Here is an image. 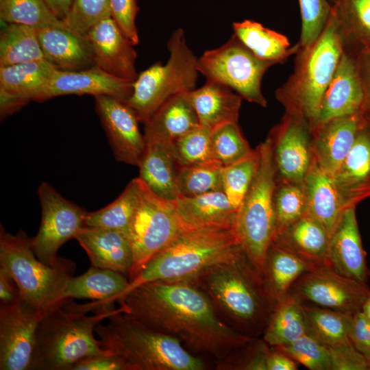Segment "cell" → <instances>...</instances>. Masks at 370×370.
Returning a JSON list of instances; mask_svg holds the SVG:
<instances>
[{"instance_id":"6da1fadb","label":"cell","mask_w":370,"mask_h":370,"mask_svg":"<svg viewBox=\"0 0 370 370\" xmlns=\"http://www.w3.org/2000/svg\"><path fill=\"white\" fill-rule=\"evenodd\" d=\"M117 303L122 312L175 338L190 353L211 360L214 367L256 338L227 325L192 280L143 283L127 291Z\"/></svg>"},{"instance_id":"7a4b0ae2","label":"cell","mask_w":370,"mask_h":370,"mask_svg":"<svg viewBox=\"0 0 370 370\" xmlns=\"http://www.w3.org/2000/svg\"><path fill=\"white\" fill-rule=\"evenodd\" d=\"M191 280L227 325L244 336L262 338L278 301L239 244Z\"/></svg>"},{"instance_id":"3957f363","label":"cell","mask_w":370,"mask_h":370,"mask_svg":"<svg viewBox=\"0 0 370 370\" xmlns=\"http://www.w3.org/2000/svg\"><path fill=\"white\" fill-rule=\"evenodd\" d=\"M114 302L79 304L62 299L42 311L30 370H70L79 360L112 354L94 336L95 326L117 308Z\"/></svg>"},{"instance_id":"277c9868","label":"cell","mask_w":370,"mask_h":370,"mask_svg":"<svg viewBox=\"0 0 370 370\" xmlns=\"http://www.w3.org/2000/svg\"><path fill=\"white\" fill-rule=\"evenodd\" d=\"M102 347L119 357L125 370H205L206 360L179 341L117 310L95 328Z\"/></svg>"},{"instance_id":"5b68a950","label":"cell","mask_w":370,"mask_h":370,"mask_svg":"<svg viewBox=\"0 0 370 370\" xmlns=\"http://www.w3.org/2000/svg\"><path fill=\"white\" fill-rule=\"evenodd\" d=\"M343 51L338 21L332 8L320 36L312 45L300 47L293 73L275 91V97L285 112L304 119L310 131Z\"/></svg>"},{"instance_id":"8992f818","label":"cell","mask_w":370,"mask_h":370,"mask_svg":"<svg viewBox=\"0 0 370 370\" xmlns=\"http://www.w3.org/2000/svg\"><path fill=\"white\" fill-rule=\"evenodd\" d=\"M238 244L231 230L187 229L147 262L127 291L149 282L193 279Z\"/></svg>"},{"instance_id":"52a82bcc","label":"cell","mask_w":370,"mask_h":370,"mask_svg":"<svg viewBox=\"0 0 370 370\" xmlns=\"http://www.w3.org/2000/svg\"><path fill=\"white\" fill-rule=\"evenodd\" d=\"M0 267L16 282L21 299L43 311L62 299L75 263L66 258L56 266L42 262L33 250L32 238L25 231L12 234L1 225Z\"/></svg>"},{"instance_id":"ba28073f","label":"cell","mask_w":370,"mask_h":370,"mask_svg":"<svg viewBox=\"0 0 370 370\" xmlns=\"http://www.w3.org/2000/svg\"><path fill=\"white\" fill-rule=\"evenodd\" d=\"M258 147V169L238 210L233 232L250 262L262 274L267 249L275 236L273 196L277 175L271 138L268 136Z\"/></svg>"},{"instance_id":"9c48e42d","label":"cell","mask_w":370,"mask_h":370,"mask_svg":"<svg viewBox=\"0 0 370 370\" xmlns=\"http://www.w3.org/2000/svg\"><path fill=\"white\" fill-rule=\"evenodd\" d=\"M169 58L144 70L134 81L127 101L139 121L145 122L169 99L195 88L199 73L197 58L188 47L184 29L173 32L168 42Z\"/></svg>"},{"instance_id":"30bf717a","label":"cell","mask_w":370,"mask_h":370,"mask_svg":"<svg viewBox=\"0 0 370 370\" xmlns=\"http://www.w3.org/2000/svg\"><path fill=\"white\" fill-rule=\"evenodd\" d=\"M274 64L256 56L234 34L224 45L205 51L197 59V69L207 80L223 84L243 99L264 108L267 101L261 82Z\"/></svg>"},{"instance_id":"8fae6325","label":"cell","mask_w":370,"mask_h":370,"mask_svg":"<svg viewBox=\"0 0 370 370\" xmlns=\"http://www.w3.org/2000/svg\"><path fill=\"white\" fill-rule=\"evenodd\" d=\"M187 229L179 216L175 200L156 195L145 184L140 203L127 232L134 255L130 282L151 258Z\"/></svg>"},{"instance_id":"7c38bea8","label":"cell","mask_w":370,"mask_h":370,"mask_svg":"<svg viewBox=\"0 0 370 370\" xmlns=\"http://www.w3.org/2000/svg\"><path fill=\"white\" fill-rule=\"evenodd\" d=\"M38 195L41 221L37 234L32 238V248L42 262L56 266L64 258L57 256L59 249L84 226L88 212L65 199L47 182L40 184Z\"/></svg>"},{"instance_id":"4fadbf2b","label":"cell","mask_w":370,"mask_h":370,"mask_svg":"<svg viewBox=\"0 0 370 370\" xmlns=\"http://www.w3.org/2000/svg\"><path fill=\"white\" fill-rule=\"evenodd\" d=\"M370 289L367 284L339 274L328 266H317L302 275L288 293L304 304L355 314Z\"/></svg>"},{"instance_id":"5bb4252c","label":"cell","mask_w":370,"mask_h":370,"mask_svg":"<svg viewBox=\"0 0 370 370\" xmlns=\"http://www.w3.org/2000/svg\"><path fill=\"white\" fill-rule=\"evenodd\" d=\"M42 313L22 299L0 305L1 370H30Z\"/></svg>"},{"instance_id":"9a60e30c","label":"cell","mask_w":370,"mask_h":370,"mask_svg":"<svg viewBox=\"0 0 370 370\" xmlns=\"http://www.w3.org/2000/svg\"><path fill=\"white\" fill-rule=\"evenodd\" d=\"M277 178L303 182L314 156L308 123L303 118L285 114L271 131Z\"/></svg>"},{"instance_id":"2e32d148","label":"cell","mask_w":370,"mask_h":370,"mask_svg":"<svg viewBox=\"0 0 370 370\" xmlns=\"http://www.w3.org/2000/svg\"><path fill=\"white\" fill-rule=\"evenodd\" d=\"M95 101L116 160L138 166L147 142L139 130L136 113L125 101L113 97L95 96Z\"/></svg>"},{"instance_id":"e0dca14e","label":"cell","mask_w":370,"mask_h":370,"mask_svg":"<svg viewBox=\"0 0 370 370\" xmlns=\"http://www.w3.org/2000/svg\"><path fill=\"white\" fill-rule=\"evenodd\" d=\"M134 81L114 76L95 66L79 71L56 69L33 101H42L66 95H108L127 101Z\"/></svg>"},{"instance_id":"ac0fdd59","label":"cell","mask_w":370,"mask_h":370,"mask_svg":"<svg viewBox=\"0 0 370 370\" xmlns=\"http://www.w3.org/2000/svg\"><path fill=\"white\" fill-rule=\"evenodd\" d=\"M85 36L92 47L96 66L120 78L136 79L135 45L111 16L95 25Z\"/></svg>"},{"instance_id":"d6986e66","label":"cell","mask_w":370,"mask_h":370,"mask_svg":"<svg viewBox=\"0 0 370 370\" xmlns=\"http://www.w3.org/2000/svg\"><path fill=\"white\" fill-rule=\"evenodd\" d=\"M56 69L45 59L0 66L1 118L33 101Z\"/></svg>"},{"instance_id":"ffe728a7","label":"cell","mask_w":370,"mask_h":370,"mask_svg":"<svg viewBox=\"0 0 370 370\" xmlns=\"http://www.w3.org/2000/svg\"><path fill=\"white\" fill-rule=\"evenodd\" d=\"M365 101V90L356 62L344 48L311 132L331 119L359 113Z\"/></svg>"},{"instance_id":"44dd1931","label":"cell","mask_w":370,"mask_h":370,"mask_svg":"<svg viewBox=\"0 0 370 370\" xmlns=\"http://www.w3.org/2000/svg\"><path fill=\"white\" fill-rule=\"evenodd\" d=\"M86 252L91 266L120 273L129 279L134 263L133 250L123 232L84 226L74 238Z\"/></svg>"},{"instance_id":"7402d4cb","label":"cell","mask_w":370,"mask_h":370,"mask_svg":"<svg viewBox=\"0 0 370 370\" xmlns=\"http://www.w3.org/2000/svg\"><path fill=\"white\" fill-rule=\"evenodd\" d=\"M330 262L331 267L339 274L367 284L370 271L362 245L355 206L345 210L331 236Z\"/></svg>"},{"instance_id":"603a6c76","label":"cell","mask_w":370,"mask_h":370,"mask_svg":"<svg viewBox=\"0 0 370 370\" xmlns=\"http://www.w3.org/2000/svg\"><path fill=\"white\" fill-rule=\"evenodd\" d=\"M360 131L358 113L331 119L313 130V156L332 177L352 147Z\"/></svg>"},{"instance_id":"cb8c5ba5","label":"cell","mask_w":370,"mask_h":370,"mask_svg":"<svg viewBox=\"0 0 370 370\" xmlns=\"http://www.w3.org/2000/svg\"><path fill=\"white\" fill-rule=\"evenodd\" d=\"M36 31L44 58L58 69L79 71L95 66L92 49L86 36L60 27Z\"/></svg>"},{"instance_id":"d4e9b609","label":"cell","mask_w":370,"mask_h":370,"mask_svg":"<svg viewBox=\"0 0 370 370\" xmlns=\"http://www.w3.org/2000/svg\"><path fill=\"white\" fill-rule=\"evenodd\" d=\"M175 203L181 220L189 229L233 230L238 209L223 191L180 196Z\"/></svg>"},{"instance_id":"484cf974","label":"cell","mask_w":370,"mask_h":370,"mask_svg":"<svg viewBox=\"0 0 370 370\" xmlns=\"http://www.w3.org/2000/svg\"><path fill=\"white\" fill-rule=\"evenodd\" d=\"M304 184L308 194V213L319 221L331 236L347 208L333 177L313 158Z\"/></svg>"},{"instance_id":"4316f807","label":"cell","mask_w":370,"mask_h":370,"mask_svg":"<svg viewBox=\"0 0 370 370\" xmlns=\"http://www.w3.org/2000/svg\"><path fill=\"white\" fill-rule=\"evenodd\" d=\"M144 124L147 143L171 144L200 125L186 93L169 99Z\"/></svg>"},{"instance_id":"83f0119b","label":"cell","mask_w":370,"mask_h":370,"mask_svg":"<svg viewBox=\"0 0 370 370\" xmlns=\"http://www.w3.org/2000/svg\"><path fill=\"white\" fill-rule=\"evenodd\" d=\"M199 124L211 130L227 123L238 122L243 98L219 82L206 80L199 88L186 92Z\"/></svg>"},{"instance_id":"f1b7e54d","label":"cell","mask_w":370,"mask_h":370,"mask_svg":"<svg viewBox=\"0 0 370 370\" xmlns=\"http://www.w3.org/2000/svg\"><path fill=\"white\" fill-rule=\"evenodd\" d=\"M173 144L147 143L139 162V177L156 195L168 200L178 197L177 176L180 168L174 152Z\"/></svg>"},{"instance_id":"f546056e","label":"cell","mask_w":370,"mask_h":370,"mask_svg":"<svg viewBox=\"0 0 370 370\" xmlns=\"http://www.w3.org/2000/svg\"><path fill=\"white\" fill-rule=\"evenodd\" d=\"M315 267L274 238L265 256L262 276L269 293L278 302L302 275Z\"/></svg>"},{"instance_id":"4dcf8cb0","label":"cell","mask_w":370,"mask_h":370,"mask_svg":"<svg viewBox=\"0 0 370 370\" xmlns=\"http://www.w3.org/2000/svg\"><path fill=\"white\" fill-rule=\"evenodd\" d=\"M330 235L308 213L275 236L298 256L315 266H328Z\"/></svg>"},{"instance_id":"1f68e13d","label":"cell","mask_w":370,"mask_h":370,"mask_svg":"<svg viewBox=\"0 0 370 370\" xmlns=\"http://www.w3.org/2000/svg\"><path fill=\"white\" fill-rule=\"evenodd\" d=\"M129 285L130 280L125 275L91 266L84 273L69 278L62 299H90L115 303L127 291Z\"/></svg>"},{"instance_id":"d6a6232c","label":"cell","mask_w":370,"mask_h":370,"mask_svg":"<svg viewBox=\"0 0 370 370\" xmlns=\"http://www.w3.org/2000/svg\"><path fill=\"white\" fill-rule=\"evenodd\" d=\"M232 27L234 34L256 56L275 64L284 63L300 48L299 42L291 46L285 35L255 21L246 19L234 22Z\"/></svg>"},{"instance_id":"836d02e7","label":"cell","mask_w":370,"mask_h":370,"mask_svg":"<svg viewBox=\"0 0 370 370\" xmlns=\"http://www.w3.org/2000/svg\"><path fill=\"white\" fill-rule=\"evenodd\" d=\"M370 177V135L360 131L348 154L334 175L346 208L354 206V197Z\"/></svg>"},{"instance_id":"e575fe53","label":"cell","mask_w":370,"mask_h":370,"mask_svg":"<svg viewBox=\"0 0 370 370\" xmlns=\"http://www.w3.org/2000/svg\"><path fill=\"white\" fill-rule=\"evenodd\" d=\"M144 188L145 184L139 177L132 180L110 204L98 210L87 212L84 226L115 230L127 234Z\"/></svg>"},{"instance_id":"d590c367","label":"cell","mask_w":370,"mask_h":370,"mask_svg":"<svg viewBox=\"0 0 370 370\" xmlns=\"http://www.w3.org/2000/svg\"><path fill=\"white\" fill-rule=\"evenodd\" d=\"M307 334L302 302L288 293L280 299L262 336L271 347L290 343Z\"/></svg>"},{"instance_id":"8d00e7d4","label":"cell","mask_w":370,"mask_h":370,"mask_svg":"<svg viewBox=\"0 0 370 370\" xmlns=\"http://www.w3.org/2000/svg\"><path fill=\"white\" fill-rule=\"evenodd\" d=\"M303 307L308 334L328 347L350 342L354 314L304 304Z\"/></svg>"},{"instance_id":"74e56055","label":"cell","mask_w":370,"mask_h":370,"mask_svg":"<svg viewBox=\"0 0 370 370\" xmlns=\"http://www.w3.org/2000/svg\"><path fill=\"white\" fill-rule=\"evenodd\" d=\"M42 59H45L44 55L36 29L7 23L0 36V66Z\"/></svg>"},{"instance_id":"f35d334b","label":"cell","mask_w":370,"mask_h":370,"mask_svg":"<svg viewBox=\"0 0 370 370\" xmlns=\"http://www.w3.org/2000/svg\"><path fill=\"white\" fill-rule=\"evenodd\" d=\"M273 206L276 236L308 213V194L304 182L276 178Z\"/></svg>"},{"instance_id":"ab89813d","label":"cell","mask_w":370,"mask_h":370,"mask_svg":"<svg viewBox=\"0 0 370 370\" xmlns=\"http://www.w3.org/2000/svg\"><path fill=\"white\" fill-rule=\"evenodd\" d=\"M0 18L6 23H17L36 29L66 27L44 0H0Z\"/></svg>"},{"instance_id":"60d3db41","label":"cell","mask_w":370,"mask_h":370,"mask_svg":"<svg viewBox=\"0 0 370 370\" xmlns=\"http://www.w3.org/2000/svg\"><path fill=\"white\" fill-rule=\"evenodd\" d=\"M259 164L260 151L257 147L247 156L222 169L223 191L238 210L254 181Z\"/></svg>"},{"instance_id":"b9f144b4","label":"cell","mask_w":370,"mask_h":370,"mask_svg":"<svg viewBox=\"0 0 370 370\" xmlns=\"http://www.w3.org/2000/svg\"><path fill=\"white\" fill-rule=\"evenodd\" d=\"M223 167L219 162L180 166L177 176L179 197H190L223 191Z\"/></svg>"},{"instance_id":"7bdbcfd3","label":"cell","mask_w":370,"mask_h":370,"mask_svg":"<svg viewBox=\"0 0 370 370\" xmlns=\"http://www.w3.org/2000/svg\"><path fill=\"white\" fill-rule=\"evenodd\" d=\"M211 132V129L199 125L173 143V152L181 166L218 162L212 149Z\"/></svg>"},{"instance_id":"ee69618b","label":"cell","mask_w":370,"mask_h":370,"mask_svg":"<svg viewBox=\"0 0 370 370\" xmlns=\"http://www.w3.org/2000/svg\"><path fill=\"white\" fill-rule=\"evenodd\" d=\"M211 142L214 156L223 166L244 158L254 151L244 138L238 122L224 123L212 130Z\"/></svg>"},{"instance_id":"f6af8a7d","label":"cell","mask_w":370,"mask_h":370,"mask_svg":"<svg viewBox=\"0 0 370 370\" xmlns=\"http://www.w3.org/2000/svg\"><path fill=\"white\" fill-rule=\"evenodd\" d=\"M273 347L310 370H332L328 347L308 334L290 343Z\"/></svg>"},{"instance_id":"bcb514c9","label":"cell","mask_w":370,"mask_h":370,"mask_svg":"<svg viewBox=\"0 0 370 370\" xmlns=\"http://www.w3.org/2000/svg\"><path fill=\"white\" fill-rule=\"evenodd\" d=\"M110 16V0H73L62 21L67 29L85 36L95 25Z\"/></svg>"},{"instance_id":"7dc6e473","label":"cell","mask_w":370,"mask_h":370,"mask_svg":"<svg viewBox=\"0 0 370 370\" xmlns=\"http://www.w3.org/2000/svg\"><path fill=\"white\" fill-rule=\"evenodd\" d=\"M332 8L343 38L354 31L370 38V0H334Z\"/></svg>"},{"instance_id":"c3c4849f","label":"cell","mask_w":370,"mask_h":370,"mask_svg":"<svg viewBox=\"0 0 370 370\" xmlns=\"http://www.w3.org/2000/svg\"><path fill=\"white\" fill-rule=\"evenodd\" d=\"M301 27L299 44L308 47L321 34L330 17L332 3L329 0H298Z\"/></svg>"},{"instance_id":"681fc988","label":"cell","mask_w":370,"mask_h":370,"mask_svg":"<svg viewBox=\"0 0 370 370\" xmlns=\"http://www.w3.org/2000/svg\"><path fill=\"white\" fill-rule=\"evenodd\" d=\"M270 346L256 338L244 344L215 365L218 370H267V357Z\"/></svg>"},{"instance_id":"f907efd6","label":"cell","mask_w":370,"mask_h":370,"mask_svg":"<svg viewBox=\"0 0 370 370\" xmlns=\"http://www.w3.org/2000/svg\"><path fill=\"white\" fill-rule=\"evenodd\" d=\"M111 17L131 42H139L136 18L139 10L137 0H110Z\"/></svg>"},{"instance_id":"816d5d0a","label":"cell","mask_w":370,"mask_h":370,"mask_svg":"<svg viewBox=\"0 0 370 370\" xmlns=\"http://www.w3.org/2000/svg\"><path fill=\"white\" fill-rule=\"evenodd\" d=\"M332 370H370V364L350 342L328 347Z\"/></svg>"},{"instance_id":"f5cc1de1","label":"cell","mask_w":370,"mask_h":370,"mask_svg":"<svg viewBox=\"0 0 370 370\" xmlns=\"http://www.w3.org/2000/svg\"><path fill=\"white\" fill-rule=\"evenodd\" d=\"M349 340L370 364V321L359 311L353 315Z\"/></svg>"},{"instance_id":"db71d44e","label":"cell","mask_w":370,"mask_h":370,"mask_svg":"<svg viewBox=\"0 0 370 370\" xmlns=\"http://www.w3.org/2000/svg\"><path fill=\"white\" fill-rule=\"evenodd\" d=\"M70 370H125V368L119 357L113 354H106L82 359Z\"/></svg>"},{"instance_id":"11a10c76","label":"cell","mask_w":370,"mask_h":370,"mask_svg":"<svg viewBox=\"0 0 370 370\" xmlns=\"http://www.w3.org/2000/svg\"><path fill=\"white\" fill-rule=\"evenodd\" d=\"M20 299V291L16 282L5 269L0 267V305H11Z\"/></svg>"},{"instance_id":"9f6ffc18","label":"cell","mask_w":370,"mask_h":370,"mask_svg":"<svg viewBox=\"0 0 370 370\" xmlns=\"http://www.w3.org/2000/svg\"><path fill=\"white\" fill-rule=\"evenodd\" d=\"M267 370H297L298 362L280 350L270 346L267 357Z\"/></svg>"},{"instance_id":"6f0895ef","label":"cell","mask_w":370,"mask_h":370,"mask_svg":"<svg viewBox=\"0 0 370 370\" xmlns=\"http://www.w3.org/2000/svg\"><path fill=\"white\" fill-rule=\"evenodd\" d=\"M51 11L61 20L67 15L73 0H44Z\"/></svg>"},{"instance_id":"680465c9","label":"cell","mask_w":370,"mask_h":370,"mask_svg":"<svg viewBox=\"0 0 370 370\" xmlns=\"http://www.w3.org/2000/svg\"><path fill=\"white\" fill-rule=\"evenodd\" d=\"M362 63L364 77L362 78L360 77V78L362 82L365 94L368 93L370 95V49L367 51L363 55Z\"/></svg>"},{"instance_id":"91938a15","label":"cell","mask_w":370,"mask_h":370,"mask_svg":"<svg viewBox=\"0 0 370 370\" xmlns=\"http://www.w3.org/2000/svg\"><path fill=\"white\" fill-rule=\"evenodd\" d=\"M360 311L370 321V292L364 301Z\"/></svg>"},{"instance_id":"94428289","label":"cell","mask_w":370,"mask_h":370,"mask_svg":"<svg viewBox=\"0 0 370 370\" xmlns=\"http://www.w3.org/2000/svg\"><path fill=\"white\" fill-rule=\"evenodd\" d=\"M334 0H330V3H332Z\"/></svg>"}]
</instances>
